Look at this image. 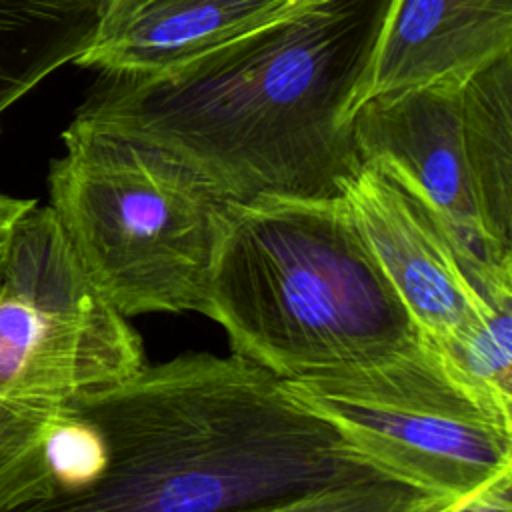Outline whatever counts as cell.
Listing matches in <instances>:
<instances>
[{"label": "cell", "instance_id": "1", "mask_svg": "<svg viewBox=\"0 0 512 512\" xmlns=\"http://www.w3.org/2000/svg\"><path fill=\"white\" fill-rule=\"evenodd\" d=\"M390 0H306L160 74L110 78L76 114L154 146L226 202L330 200L362 168L352 116Z\"/></svg>", "mask_w": 512, "mask_h": 512}, {"label": "cell", "instance_id": "2", "mask_svg": "<svg viewBox=\"0 0 512 512\" xmlns=\"http://www.w3.org/2000/svg\"><path fill=\"white\" fill-rule=\"evenodd\" d=\"M68 406L98 428L102 474L2 512H260L394 478L282 380L234 354L142 364Z\"/></svg>", "mask_w": 512, "mask_h": 512}, {"label": "cell", "instance_id": "3", "mask_svg": "<svg viewBox=\"0 0 512 512\" xmlns=\"http://www.w3.org/2000/svg\"><path fill=\"white\" fill-rule=\"evenodd\" d=\"M200 314L278 380L376 362L420 338L342 198L226 202Z\"/></svg>", "mask_w": 512, "mask_h": 512}, {"label": "cell", "instance_id": "4", "mask_svg": "<svg viewBox=\"0 0 512 512\" xmlns=\"http://www.w3.org/2000/svg\"><path fill=\"white\" fill-rule=\"evenodd\" d=\"M50 164L48 206L126 318L200 312L226 200L174 156L80 114Z\"/></svg>", "mask_w": 512, "mask_h": 512}, {"label": "cell", "instance_id": "5", "mask_svg": "<svg viewBox=\"0 0 512 512\" xmlns=\"http://www.w3.org/2000/svg\"><path fill=\"white\" fill-rule=\"evenodd\" d=\"M352 130L362 164L424 200L490 288L512 286V56L370 98Z\"/></svg>", "mask_w": 512, "mask_h": 512}, {"label": "cell", "instance_id": "6", "mask_svg": "<svg viewBox=\"0 0 512 512\" xmlns=\"http://www.w3.org/2000/svg\"><path fill=\"white\" fill-rule=\"evenodd\" d=\"M282 384L378 468L424 492L456 504L512 476V422L460 384L424 338Z\"/></svg>", "mask_w": 512, "mask_h": 512}, {"label": "cell", "instance_id": "7", "mask_svg": "<svg viewBox=\"0 0 512 512\" xmlns=\"http://www.w3.org/2000/svg\"><path fill=\"white\" fill-rule=\"evenodd\" d=\"M142 364L140 336L90 280L54 210L30 206L0 248V398L64 408Z\"/></svg>", "mask_w": 512, "mask_h": 512}, {"label": "cell", "instance_id": "8", "mask_svg": "<svg viewBox=\"0 0 512 512\" xmlns=\"http://www.w3.org/2000/svg\"><path fill=\"white\" fill-rule=\"evenodd\" d=\"M342 200L424 340H452L512 298V288H490L436 212L380 168L362 164Z\"/></svg>", "mask_w": 512, "mask_h": 512}, {"label": "cell", "instance_id": "9", "mask_svg": "<svg viewBox=\"0 0 512 512\" xmlns=\"http://www.w3.org/2000/svg\"><path fill=\"white\" fill-rule=\"evenodd\" d=\"M512 56V0H390L356 108Z\"/></svg>", "mask_w": 512, "mask_h": 512}, {"label": "cell", "instance_id": "10", "mask_svg": "<svg viewBox=\"0 0 512 512\" xmlns=\"http://www.w3.org/2000/svg\"><path fill=\"white\" fill-rule=\"evenodd\" d=\"M306 0H100L94 36L74 64L108 78L166 72Z\"/></svg>", "mask_w": 512, "mask_h": 512}, {"label": "cell", "instance_id": "11", "mask_svg": "<svg viewBox=\"0 0 512 512\" xmlns=\"http://www.w3.org/2000/svg\"><path fill=\"white\" fill-rule=\"evenodd\" d=\"M100 0H0V130L4 114L90 44Z\"/></svg>", "mask_w": 512, "mask_h": 512}, {"label": "cell", "instance_id": "12", "mask_svg": "<svg viewBox=\"0 0 512 512\" xmlns=\"http://www.w3.org/2000/svg\"><path fill=\"white\" fill-rule=\"evenodd\" d=\"M428 344L460 384L512 422V298L456 338Z\"/></svg>", "mask_w": 512, "mask_h": 512}, {"label": "cell", "instance_id": "13", "mask_svg": "<svg viewBox=\"0 0 512 512\" xmlns=\"http://www.w3.org/2000/svg\"><path fill=\"white\" fill-rule=\"evenodd\" d=\"M60 410L0 398V512L54 496L44 444Z\"/></svg>", "mask_w": 512, "mask_h": 512}, {"label": "cell", "instance_id": "14", "mask_svg": "<svg viewBox=\"0 0 512 512\" xmlns=\"http://www.w3.org/2000/svg\"><path fill=\"white\" fill-rule=\"evenodd\" d=\"M452 506L398 478H384L330 488L260 512H446Z\"/></svg>", "mask_w": 512, "mask_h": 512}, {"label": "cell", "instance_id": "15", "mask_svg": "<svg viewBox=\"0 0 512 512\" xmlns=\"http://www.w3.org/2000/svg\"><path fill=\"white\" fill-rule=\"evenodd\" d=\"M54 494L90 486L106 466V448L98 428L82 414L64 406L44 444Z\"/></svg>", "mask_w": 512, "mask_h": 512}, {"label": "cell", "instance_id": "16", "mask_svg": "<svg viewBox=\"0 0 512 512\" xmlns=\"http://www.w3.org/2000/svg\"><path fill=\"white\" fill-rule=\"evenodd\" d=\"M34 204H36V200H32V198H16L6 192H0V248H2L4 240L8 238L16 220Z\"/></svg>", "mask_w": 512, "mask_h": 512}]
</instances>
